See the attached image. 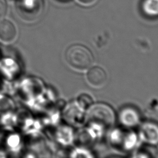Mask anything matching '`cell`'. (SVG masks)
Listing matches in <instances>:
<instances>
[{
    "label": "cell",
    "instance_id": "cell-1",
    "mask_svg": "<svg viewBox=\"0 0 158 158\" xmlns=\"http://www.w3.org/2000/svg\"><path fill=\"white\" fill-rule=\"evenodd\" d=\"M67 63L77 70H85L90 67L93 62V57L90 51L80 44H73L69 46L65 52Z\"/></svg>",
    "mask_w": 158,
    "mask_h": 158
},
{
    "label": "cell",
    "instance_id": "cell-8",
    "mask_svg": "<svg viewBox=\"0 0 158 158\" xmlns=\"http://www.w3.org/2000/svg\"><path fill=\"white\" fill-rule=\"evenodd\" d=\"M62 1H67V0H62Z\"/></svg>",
    "mask_w": 158,
    "mask_h": 158
},
{
    "label": "cell",
    "instance_id": "cell-3",
    "mask_svg": "<svg viewBox=\"0 0 158 158\" xmlns=\"http://www.w3.org/2000/svg\"><path fill=\"white\" fill-rule=\"evenodd\" d=\"M86 78L88 81L91 85L96 87H101L106 83L107 74L102 68L94 67L88 70Z\"/></svg>",
    "mask_w": 158,
    "mask_h": 158
},
{
    "label": "cell",
    "instance_id": "cell-4",
    "mask_svg": "<svg viewBox=\"0 0 158 158\" xmlns=\"http://www.w3.org/2000/svg\"><path fill=\"white\" fill-rule=\"evenodd\" d=\"M43 5V0H18L17 6L23 12H32L34 10L38 12Z\"/></svg>",
    "mask_w": 158,
    "mask_h": 158
},
{
    "label": "cell",
    "instance_id": "cell-6",
    "mask_svg": "<svg viewBox=\"0 0 158 158\" xmlns=\"http://www.w3.org/2000/svg\"><path fill=\"white\" fill-rule=\"evenodd\" d=\"M7 10V6L5 0H0V20L4 19Z\"/></svg>",
    "mask_w": 158,
    "mask_h": 158
},
{
    "label": "cell",
    "instance_id": "cell-5",
    "mask_svg": "<svg viewBox=\"0 0 158 158\" xmlns=\"http://www.w3.org/2000/svg\"><path fill=\"white\" fill-rule=\"evenodd\" d=\"M141 9L148 16H158V0H143L141 2Z\"/></svg>",
    "mask_w": 158,
    "mask_h": 158
},
{
    "label": "cell",
    "instance_id": "cell-7",
    "mask_svg": "<svg viewBox=\"0 0 158 158\" xmlns=\"http://www.w3.org/2000/svg\"><path fill=\"white\" fill-rule=\"evenodd\" d=\"M97 0H78L79 2L83 5H92L96 2Z\"/></svg>",
    "mask_w": 158,
    "mask_h": 158
},
{
    "label": "cell",
    "instance_id": "cell-2",
    "mask_svg": "<svg viewBox=\"0 0 158 158\" xmlns=\"http://www.w3.org/2000/svg\"><path fill=\"white\" fill-rule=\"evenodd\" d=\"M17 35V28L13 22L4 19L0 20V41L10 43L15 40Z\"/></svg>",
    "mask_w": 158,
    "mask_h": 158
}]
</instances>
